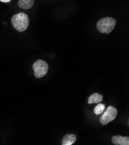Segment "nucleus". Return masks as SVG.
Instances as JSON below:
<instances>
[{
	"mask_svg": "<svg viewBox=\"0 0 129 145\" xmlns=\"http://www.w3.org/2000/svg\"><path fill=\"white\" fill-rule=\"evenodd\" d=\"M29 18L27 14L20 12L13 15L11 19V23L13 28L19 32H23L29 25Z\"/></svg>",
	"mask_w": 129,
	"mask_h": 145,
	"instance_id": "1",
	"label": "nucleus"
},
{
	"mask_svg": "<svg viewBox=\"0 0 129 145\" xmlns=\"http://www.w3.org/2000/svg\"><path fill=\"white\" fill-rule=\"evenodd\" d=\"M117 24V21L113 18L106 17L100 19L97 23L98 30L101 33L109 34L113 30Z\"/></svg>",
	"mask_w": 129,
	"mask_h": 145,
	"instance_id": "2",
	"label": "nucleus"
},
{
	"mask_svg": "<svg viewBox=\"0 0 129 145\" xmlns=\"http://www.w3.org/2000/svg\"><path fill=\"white\" fill-rule=\"evenodd\" d=\"M118 114V110L113 106H109L105 111H104L100 117V121L102 125H105L116 119Z\"/></svg>",
	"mask_w": 129,
	"mask_h": 145,
	"instance_id": "3",
	"label": "nucleus"
},
{
	"mask_svg": "<svg viewBox=\"0 0 129 145\" xmlns=\"http://www.w3.org/2000/svg\"><path fill=\"white\" fill-rule=\"evenodd\" d=\"M33 68L35 76L37 78H41L46 75L49 69V65L45 61L38 60L34 63Z\"/></svg>",
	"mask_w": 129,
	"mask_h": 145,
	"instance_id": "4",
	"label": "nucleus"
},
{
	"mask_svg": "<svg viewBox=\"0 0 129 145\" xmlns=\"http://www.w3.org/2000/svg\"><path fill=\"white\" fill-rule=\"evenodd\" d=\"M112 142L115 145H128L129 137L120 135L113 136L112 138Z\"/></svg>",
	"mask_w": 129,
	"mask_h": 145,
	"instance_id": "5",
	"label": "nucleus"
},
{
	"mask_svg": "<svg viewBox=\"0 0 129 145\" xmlns=\"http://www.w3.org/2000/svg\"><path fill=\"white\" fill-rule=\"evenodd\" d=\"M77 140V137L74 134H67L62 139V145H72Z\"/></svg>",
	"mask_w": 129,
	"mask_h": 145,
	"instance_id": "6",
	"label": "nucleus"
},
{
	"mask_svg": "<svg viewBox=\"0 0 129 145\" xmlns=\"http://www.w3.org/2000/svg\"><path fill=\"white\" fill-rule=\"evenodd\" d=\"M34 1L35 0H19L18 6L23 9H29L33 7Z\"/></svg>",
	"mask_w": 129,
	"mask_h": 145,
	"instance_id": "7",
	"label": "nucleus"
},
{
	"mask_svg": "<svg viewBox=\"0 0 129 145\" xmlns=\"http://www.w3.org/2000/svg\"><path fill=\"white\" fill-rule=\"evenodd\" d=\"M103 95L99 94L98 93H94L92 95H90L88 98V104H98L101 103L103 101Z\"/></svg>",
	"mask_w": 129,
	"mask_h": 145,
	"instance_id": "8",
	"label": "nucleus"
},
{
	"mask_svg": "<svg viewBox=\"0 0 129 145\" xmlns=\"http://www.w3.org/2000/svg\"><path fill=\"white\" fill-rule=\"evenodd\" d=\"M105 109V105L104 104L99 103L94 109V113L96 115H100L102 114Z\"/></svg>",
	"mask_w": 129,
	"mask_h": 145,
	"instance_id": "9",
	"label": "nucleus"
},
{
	"mask_svg": "<svg viewBox=\"0 0 129 145\" xmlns=\"http://www.w3.org/2000/svg\"><path fill=\"white\" fill-rule=\"evenodd\" d=\"M11 0H0V2L4 3H9Z\"/></svg>",
	"mask_w": 129,
	"mask_h": 145,
	"instance_id": "10",
	"label": "nucleus"
}]
</instances>
